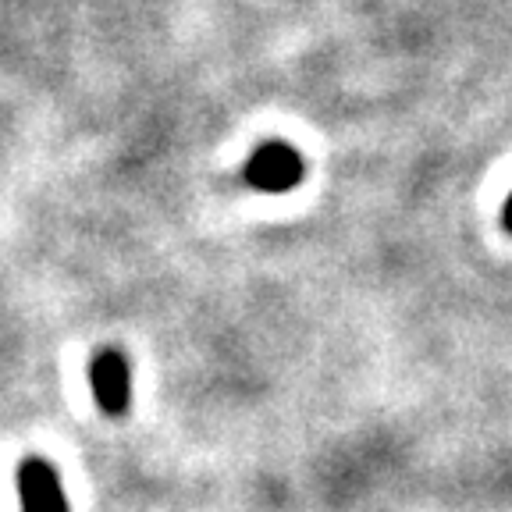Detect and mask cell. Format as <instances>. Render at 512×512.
I'll list each match as a JSON object with an SVG mask.
<instances>
[{"label":"cell","mask_w":512,"mask_h":512,"mask_svg":"<svg viewBox=\"0 0 512 512\" xmlns=\"http://www.w3.org/2000/svg\"><path fill=\"white\" fill-rule=\"evenodd\" d=\"M246 178H249V185H256V189H264V192H285L303 178V160H299V153L292 150V146L267 143L253 153Z\"/></svg>","instance_id":"6da1fadb"},{"label":"cell","mask_w":512,"mask_h":512,"mask_svg":"<svg viewBox=\"0 0 512 512\" xmlns=\"http://www.w3.org/2000/svg\"><path fill=\"white\" fill-rule=\"evenodd\" d=\"M89 377H93V395L100 402V409L111 416L125 413L128 409V392H132V377H128V363L121 352L107 349L100 352L89 367Z\"/></svg>","instance_id":"7a4b0ae2"},{"label":"cell","mask_w":512,"mask_h":512,"mask_svg":"<svg viewBox=\"0 0 512 512\" xmlns=\"http://www.w3.org/2000/svg\"><path fill=\"white\" fill-rule=\"evenodd\" d=\"M18 495L25 512H68L61 480L43 459H25L18 466Z\"/></svg>","instance_id":"3957f363"},{"label":"cell","mask_w":512,"mask_h":512,"mask_svg":"<svg viewBox=\"0 0 512 512\" xmlns=\"http://www.w3.org/2000/svg\"><path fill=\"white\" fill-rule=\"evenodd\" d=\"M505 224L512 228V196H509V203H505Z\"/></svg>","instance_id":"277c9868"}]
</instances>
